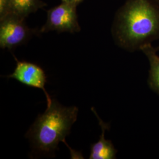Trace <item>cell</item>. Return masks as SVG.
Instances as JSON below:
<instances>
[{"instance_id": "52a82bcc", "label": "cell", "mask_w": 159, "mask_h": 159, "mask_svg": "<svg viewBox=\"0 0 159 159\" xmlns=\"http://www.w3.org/2000/svg\"><path fill=\"white\" fill-rule=\"evenodd\" d=\"M158 50L152 44H148L141 49L150 63L148 84L150 88L159 94V56L157 54Z\"/></svg>"}, {"instance_id": "6da1fadb", "label": "cell", "mask_w": 159, "mask_h": 159, "mask_svg": "<svg viewBox=\"0 0 159 159\" xmlns=\"http://www.w3.org/2000/svg\"><path fill=\"white\" fill-rule=\"evenodd\" d=\"M112 33L116 43L130 51L159 39V0H127L117 12Z\"/></svg>"}, {"instance_id": "8992f818", "label": "cell", "mask_w": 159, "mask_h": 159, "mask_svg": "<svg viewBox=\"0 0 159 159\" xmlns=\"http://www.w3.org/2000/svg\"><path fill=\"white\" fill-rule=\"evenodd\" d=\"M91 111L95 114L97 117L99 125L102 129V133L100 136V139L97 142L91 144L90 148V159H114L116 158L117 150L111 141L106 140L105 139L104 134L105 131L108 130L110 129V125L108 123H104L101 119L97 113L95 109L92 107Z\"/></svg>"}, {"instance_id": "7a4b0ae2", "label": "cell", "mask_w": 159, "mask_h": 159, "mask_svg": "<svg viewBox=\"0 0 159 159\" xmlns=\"http://www.w3.org/2000/svg\"><path fill=\"white\" fill-rule=\"evenodd\" d=\"M78 112L79 108L75 106L64 107L52 100L51 106L37 117L25 134L34 151L54 155L60 143L66 144V137L77 120Z\"/></svg>"}, {"instance_id": "277c9868", "label": "cell", "mask_w": 159, "mask_h": 159, "mask_svg": "<svg viewBox=\"0 0 159 159\" xmlns=\"http://www.w3.org/2000/svg\"><path fill=\"white\" fill-rule=\"evenodd\" d=\"M0 47L12 50L25 43L36 33L25 23V18L9 14L0 19Z\"/></svg>"}, {"instance_id": "3957f363", "label": "cell", "mask_w": 159, "mask_h": 159, "mask_svg": "<svg viewBox=\"0 0 159 159\" xmlns=\"http://www.w3.org/2000/svg\"><path fill=\"white\" fill-rule=\"evenodd\" d=\"M81 2H62L47 12L46 24L40 30V33L56 31L58 33H74L81 30L78 22L77 7Z\"/></svg>"}, {"instance_id": "ba28073f", "label": "cell", "mask_w": 159, "mask_h": 159, "mask_svg": "<svg viewBox=\"0 0 159 159\" xmlns=\"http://www.w3.org/2000/svg\"><path fill=\"white\" fill-rule=\"evenodd\" d=\"M45 6L41 0H10V14L25 18Z\"/></svg>"}, {"instance_id": "9c48e42d", "label": "cell", "mask_w": 159, "mask_h": 159, "mask_svg": "<svg viewBox=\"0 0 159 159\" xmlns=\"http://www.w3.org/2000/svg\"><path fill=\"white\" fill-rule=\"evenodd\" d=\"M10 0H0V19L10 14Z\"/></svg>"}, {"instance_id": "5b68a950", "label": "cell", "mask_w": 159, "mask_h": 159, "mask_svg": "<svg viewBox=\"0 0 159 159\" xmlns=\"http://www.w3.org/2000/svg\"><path fill=\"white\" fill-rule=\"evenodd\" d=\"M14 57L16 61V67L14 72L7 77L16 80L26 86L42 90L46 96L47 107H50L52 100L46 90L47 76L44 70L35 63L20 61L15 56Z\"/></svg>"}, {"instance_id": "30bf717a", "label": "cell", "mask_w": 159, "mask_h": 159, "mask_svg": "<svg viewBox=\"0 0 159 159\" xmlns=\"http://www.w3.org/2000/svg\"><path fill=\"white\" fill-rule=\"evenodd\" d=\"M83 0H62V2H74V1H80L82 2Z\"/></svg>"}]
</instances>
